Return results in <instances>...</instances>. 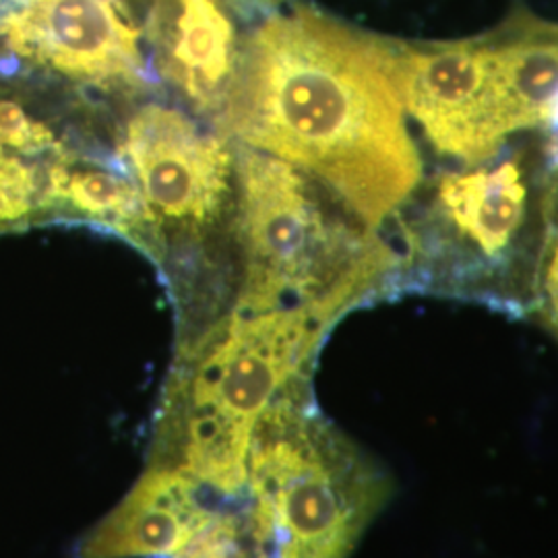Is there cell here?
I'll return each mask as SVG.
<instances>
[{"mask_svg":"<svg viewBox=\"0 0 558 558\" xmlns=\"http://www.w3.org/2000/svg\"><path fill=\"white\" fill-rule=\"evenodd\" d=\"M228 122L257 151L319 180L373 230L422 182L391 40L308 7L274 11L253 32Z\"/></svg>","mask_w":558,"mask_h":558,"instance_id":"1","label":"cell"},{"mask_svg":"<svg viewBox=\"0 0 558 558\" xmlns=\"http://www.w3.org/2000/svg\"><path fill=\"white\" fill-rule=\"evenodd\" d=\"M509 143L490 160L420 182L405 211L398 269L428 294L527 317L550 236V149L542 137Z\"/></svg>","mask_w":558,"mask_h":558,"instance_id":"2","label":"cell"},{"mask_svg":"<svg viewBox=\"0 0 558 558\" xmlns=\"http://www.w3.org/2000/svg\"><path fill=\"white\" fill-rule=\"evenodd\" d=\"M333 320L308 306L234 308L193 345L161 399L147 465L177 468L207 490H246L248 453L260 416L308 368Z\"/></svg>","mask_w":558,"mask_h":558,"instance_id":"3","label":"cell"},{"mask_svg":"<svg viewBox=\"0 0 558 558\" xmlns=\"http://www.w3.org/2000/svg\"><path fill=\"white\" fill-rule=\"evenodd\" d=\"M242 515L257 558H350L393 495L377 459L320 416L308 385L260 416Z\"/></svg>","mask_w":558,"mask_h":558,"instance_id":"4","label":"cell"},{"mask_svg":"<svg viewBox=\"0 0 558 558\" xmlns=\"http://www.w3.org/2000/svg\"><path fill=\"white\" fill-rule=\"evenodd\" d=\"M239 182L246 278L236 308L308 306L336 323L396 274L375 230L296 166L246 151Z\"/></svg>","mask_w":558,"mask_h":558,"instance_id":"5","label":"cell"},{"mask_svg":"<svg viewBox=\"0 0 558 558\" xmlns=\"http://www.w3.org/2000/svg\"><path fill=\"white\" fill-rule=\"evenodd\" d=\"M391 62L405 114L440 156L470 166L499 156L511 143L490 98L482 36L391 40Z\"/></svg>","mask_w":558,"mask_h":558,"instance_id":"6","label":"cell"},{"mask_svg":"<svg viewBox=\"0 0 558 558\" xmlns=\"http://www.w3.org/2000/svg\"><path fill=\"white\" fill-rule=\"evenodd\" d=\"M25 59L94 85L141 77V32L114 0H23L0 25Z\"/></svg>","mask_w":558,"mask_h":558,"instance_id":"7","label":"cell"},{"mask_svg":"<svg viewBox=\"0 0 558 558\" xmlns=\"http://www.w3.org/2000/svg\"><path fill=\"white\" fill-rule=\"evenodd\" d=\"M124 151L147 205L166 218L205 223L230 193L232 158L179 110L147 106L126 126Z\"/></svg>","mask_w":558,"mask_h":558,"instance_id":"8","label":"cell"},{"mask_svg":"<svg viewBox=\"0 0 558 558\" xmlns=\"http://www.w3.org/2000/svg\"><path fill=\"white\" fill-rule=\"evenodd\" d=\"M205 486L191 474L147 465L119 505L89 527L75 558H168L218 515L205 502Z\"/></svg>","mask_w":558,"mask_h":558,"instance_id":"9","label":"cell"},{"mask_svg":"<svg viewBox=\"0 0 558 558\" xmlns=\"http://www.w3.org/2000/svg\"><path fill=\"white\" fill-rule=\"evenodd\" d=\"M488 87L507 140L523 133H558V23L518 7L480 34Z\"/></svg>","mask_w":558,"mask_h":558,"instance_id":"10","label":"cell"},{"mask_svg":"<svg viewBox=\"0 0 558 558\" xmlns=\"http://www.w3.org/2000/svg\"><path fill=\"white\" fill-rule=\"evenodd\" d=\"M149 38L161 71L201 106L230 96L244 48L226 0H154Z\"/></svg>","mask_w":558,"mask_h":558,"instance_id":"11","label":"cell"},{"mask_svg":"<svg viewBox=\"0 0 558 558\" xmlns=\"http://www.w3.org/2000/svg\"><path fill=\"white\" fill-rule=\"evenodd\" d=\"M57 174L54 191L94 218L110 221L151 220L147 201L141 199L137 191L124 180L96 170Z\"/></svg>","mask_w":558,"mask_h":558,"instance_id":"12","label":"cell"},{"mask_svg":"<svg viewBox=\"0 0 558 558\" xmlns=\"http://www.w3.org/2000/svg\"><path fill=\"white\" fill-rule=\"evenodd\" d=\"M168 558H257L242 515L218 513L197 538Z\"/></svg>","mask_w":558,"mask_h":558,"instance_id":"13","label":"cell"},{"mask_svg":"<svg viewBox=\"0 0 558 558\" xmlns=\"http://www.w3.org/2000/svg\"><path fill=\"white\" fill-rule=\"evenodd\" d=\"M527 319L536 320L544 331L558 341V239L548 236L538 286Z\"/></svg>","mask_w":558,"mask_h":558,"instance_id":"14","label":"cell"},{"mask_svg":"<svg viewBox=\"0 0 558 558\" xmlns=\"http://www.w3.org/2000/svg\"><path fill=\"white\" fill-rule=\"evenodd\" d=\"M52 141V135L23 112L13 101H0V143L34 149Z\"/></svg>","mask_w":558,"mask_h":558,"instance_id":"15","label":"cell"},{"mask_svg":"<svg viewBox=\"0 0 558 558\" xmlns=\"http://www.w3.org/2000/svg\"><path fill=\"white\" fill-rule=\"evenodd\" d=\"M546 209H548V228H550V234L558 239V158H553V161H550V170H548Z\"/></svg>","mask_w":558,"mask_h":558,"instance_id":"16","label":"cell"}]
</instances>
